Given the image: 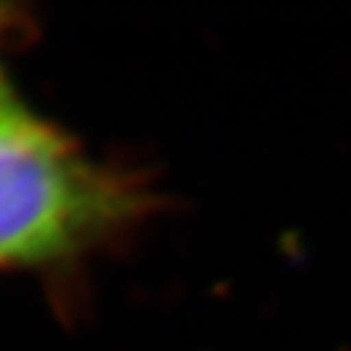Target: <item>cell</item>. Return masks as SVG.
Returning a JSON list of instances; mask_svg holds the SVG:
<instances>
[{
	"label": "cell",
	"mask_w": 351,
	"mask_h": 351,
	"mask_svg": "<svg viewBox=\"0 0 351 351\" xmlns=\"http://www.w3.org/2000/svg\"><path fill=\"white\" fill-rule=\"evenodd\" d=\"M139 193L76 139L0 93V269L76 256L120 230Z\"/></svg>",
	"instance_id": "1"
}]
</instances>
